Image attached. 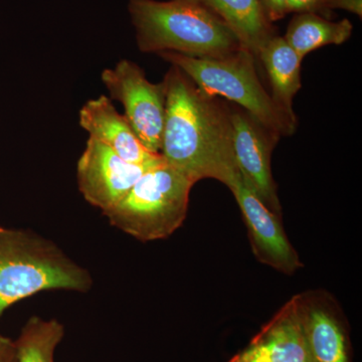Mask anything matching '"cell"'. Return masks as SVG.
<instances>
[{"instance_id":"obj_2","label":"cell","mask_w":362,"mask_h":362,"mask_svg":"<svg viewBox=\"0 0 362 362\" xmlns=\"http://www.w3.org/2000/svg\"><path fill=\"white\" fill-rule=\"evenodd\" d=\"M128 11L141 52L223 58L244 49L218 16L192 0H129Z\"/></svg>"},{"instance_id":"obj_18","label":"cell","mask_w":362,"mask_h":362,"mask_svg":"<svg viewBox=\"0 0 362 362\" xmlns=\"http://www.w3.org/2000/svg\"><path fill=\"white\" fill-rule=\"evenodd\" d=\"M326 0H287L288 13H315L325 8Z\"/></svg>"},{"instance_id":"obj_5","label":"cell","mask_w":362,"mask_h":362,"mask_svg":"<svg viewBox=\"0 0 362 362\" xmlns=\"http://www.w3.org/2000/svg\"><path fill=\"white\" fill-rule=\"evenodd\" d=\"M194 183L166 162L148 169L105 213L112 226L141 242L163 240L182 226Z\"/></svg>"},{"instance_id":"obj_9","label":"cell","mask_w":362,"mask_h":362,"mask_svg":"<svg viewBox=\"0 0 362 362\" xmlns=\"http://www.w3.org/2000/svg\"><path fill=\"white\" fill-rule=\"evenodd\" d=\"M294 297L315 362H351L349 327L337 299L324 290H308Z\"/></svg>"},{"instance_id":"obj_8","label":"cell","mask_w":362,"mask_h":362,"mask_svg":"<svg viewBox=\"0 0 362 362\" xmlns=\"http://www.w3.org/2000/svg\"><path fill=\"white\" fill-rule=\"evenodd\" d=\"M150 168L123 160L103 143L89 137L77 164L78 189L86 201L105 214L122 201Z\"/></svg>"},{"instance_id":"obj_20","label":"cell","mask_w":362,"mask_h":362,"mask_svg":"<svg viewBox=\"0 0 362 362\" xmlns=\"http://www.w3.org/2000/svg\"><path fill=\"white\" fill-rule=\"evenodd\" d=\"M0 362H16L14 341L1 334H0Z\"/></svg>"},{"instance_id":"obj_10","label":"cell","mask_w":362,"mask_h":362,"mask_svg":"<svg viewBox=\"0 0 362 362\" xmlns=\"http://www.w3.org/2000/svg\"><path fill=\"white\" fill-rule=\"evenodd\" d=\"M246 223L252 252L257 259L286 275L303 267L284 232L281 218L272 213L240 180L230 189Z\"/></svg>"},{"instance_id":"obj_12","label":"cell","mask_w":362,"mask_h":362,"mask_svg":"<svg viewBox=\"0 0 362 362\" xmlns=\"http://www.w3.org/2000/svg\"><path fill=\"white\" fill-rule=\"evenodd\" d=\"M243 354L263 362H315L292 297L252 338Z\"/></svg>"},{"instance_id":"obj_1","label":"cell","mask_w":362,"mask_h":362,"mask_svg":"<svg viewBox=\"0 0 362 362\" xmlns=\"http://www.w3.org/2000/svg\"><path fill=\"white\" fill-rule=\"evenodd\" d=\"M165 118L160 154L194 183L206 178L232 189L240 180L233 144L230 108L171 65L162 81Z\"/></svg>"},{"instance_id":"obj_19","label":"cell","mask_w":362,"mask_h":362,"mask_svg":"<svg viewBox=\"0 0 362 362\" xmlns=\"http://www.w3.org/2000/svg\"><path fill=\"white\" fill-rule=\"evenodd\" d=\"M325 8L344 9L361 18L362 0H326Z\"/></svg>"},{"instance_id":"obj_21","label":"cell","mask_w":362,"mask_h":362,"mask_svg":"<svg viewBox=\"0 0 362 362\" xmlns=\"http://www.w3.org/2000/svg\"><path fill=\"white\" fill-rule=\"evenodd\" d=\"M228 362H263L257 361V359L252 358V357H250L246 356V354H243L242 351L240 354H238L237 356L233 357Z\"/></svg>"},{"instance_id":"obj_17","label":"cell","mask_w":362,"mask_h":362,"mask_svg":"<svg viewBox=\"0 0 362 362\" xmlns=\"http://www.w3.org/2000/svg\"><path fill=\"white\" fill-rule=\"evenodd\" d=\"M259 4L270 23L281 20L288 13L287 0H259Z\"/></svg>"},{"instance_id":"obj_11","label":"cell","mask_w":362,"mask_h":362,"mask_svg":"<svg viewBox=\"0 0 362 362\" xmlns=\"http://www.w3.org/2000/svg\"><path fill=\"white\" fill-rule=\"evenodd\" d=\"M78 122L90 137L103 143L123 160L148 168L165 162L160 153L144 146L125 116L116 110L110 98L102 95L89 100L80 110Z\"/></svg>"},{"instance_id":"obj_15","label":"cell","mask_w":362,"mask_h":362,"mask_svg":"<svg viewBox=\"0 0 362 362\" xmlns=\"http://www.w3.org/2000/svg\"><path fill=\"white\" fill-rule=\"evenodd\" d=\"M354 25L347 18L330 21L315 13L297 14L288 26L286 42L302 59L328 45H342L351 37Z\"/></svg>"},{"instance_id":"obj_4","label":"cell","mask_w":362,"mask_h":362,"mask_svg":"<svg viewBox=\"0 0 362 362\" xmlns=\"http://www.w3.org/2000/svg\"><path fill=\"white\" fill-rule=\"evenodd\" d=\"M158 54L182 71L199 89L211 96L226 98L280 137L295 132L297 123L274 103L259 81L256 58L246 49L223 58H197L169 52Z\"/></svg>"},{"instance_id":"obj_16","label":"cell","mask_w":362,"mask_h":362,"mask_svg":"<svg viewBox=\"0 0 362 362\" xmlns=\"http://www.w3.org/2000/svg\"><path fill=\"white\" fill-rule=\"evenodd\" d=\"M64 335L65 328L56 319L30 317L14 341L16 362H54V351Z\"/></svg>"},{"instance_id":"obj_13","label":"cell","mask_w":362,"mask_h":362,"mask_svg":"<svg viewBox=\"0 0 362 362\" xmlns=\"http://www.w3.org/2000/svg\"><path fill=\"white\" fill-rule=\"evenodd\" d=\"M257 59L263 64L268 75L274 103L292 122L297 123L293 99L301 89L302 59L284 37L277 35L267 40Z\"/></svg>"},{"instance_id":"obj_6","label":"cell","mask_w":362,"mask_h":362,"mask_svg":"<svg viewBox=\"0 0 362 362\" xmlns=\"http://www.w3.org/2000/svg\"><path fill=\"white\" fill-rule=\"evenodd\" d=\"M101 78L112 99L123 105L124 116L140 141L150 151L160 153L166 102L163 82H149L144 71L128 59L105 69Z\"/></svg>"},{"instance_id":"obj_7","label":"cell","mask_w":362,"mask_h":362,"mask_svg":"<svg viewBox=\"0 0 362 362\" xmlns=\"http://www.w3.org/2000/svg\"><path fill=\"white\" fill-rule=\"evenodd\" d=\"M233 144L242 180L257 197L279 218L282 207L272 175V152L280 136L262 125L240 107L230 108Z\"/></svg>"},{"instance_id":"obj_14","label":"cell","mask_w":362,"mask_h":362,"mask_svg":"<svg viewBox=\"0 0 362 362\" xmlns=\"http://www.w3.org/2000/svg\"><path fill=\"white\" fill-rule=\"evenodd\" d=\"M216 14L239 40L243 49L258 57L267 40L274 37L259 0H192Z\"/></svg>"},{"instance_id":"obj_3","label":"cell","mask_w":362,"mask_h":362,"mask_svg":"<svg viewBox=\"0 0 362 362\" xmlns=\"http://www.w3.org/2000/svg\"><path fill=\"white\" fill-rule=\"evenodd\" d=\"M90 272L58 245L28 230L0 226V316L11 305L42 291H90Z\"/></svg>"}]
</instances>
